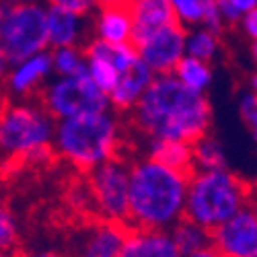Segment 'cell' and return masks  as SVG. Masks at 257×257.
I'll return each mask as SVG.
<instances>
[{
    "label": "cell",
    "mask_w": 257,
    "mask_h": 257,
    "mask_svg": "<svg viewBox=\"0 0 257 257\" xmlns=\"http://www.w3.org/2000/svg\"><path fill=\"white\" fill-rule=\"evenodd\" d=\"M0 257H13V255H9V253H5V251H0Z\"/></svg>",
    "instance_id": "37"
},
{
    "label": "cell",
    "mask_w": 257,
    "mask_h": 257,
    "mask_svg": "<svg viewBox=\"0 0 257 257\" xmlns=\"http://www.w3.org/2000/svg\"><path fill=\"white\" fill-rule=\"evenodd\" d=\"M183 257H222L216 249H214L212 245H206V247H202V249H198V251H194V253H187V255H183Z\"/></svg>",
    "instance_id": "33"
},
{
    "label": "cell",
    "mask_w": 257,
    "mask_h": 257,
    "mask_svg": "<svg viewBox=\"0 0 257 257\" xmlns=\"http://www.w3.org/2000/svg\"><path fill=\"white\" fill-rule=\"evenodd\" d=\"M132 121L148 138L194 144L210 132L212 107L206 95L185 89L173 74H155L132 109Z\"/></svg>",
    "instance_id": "1"
},
{
    "label": "cell",
    "mask_w": 257,
    "mask_h": 257,
    "mask_svg": "<svg viewBox=\"0 0 257 257\" xmlns=\"http://www.w3.org/2000/svg\"><path fill=\"white\" fill-rule=\"evenodd\" d=\"M87 183L93 194L97 218L121 222L127 226V179L130 165L123 159H109L87 173Z\"/></svg>",
    "instance_id": "8"
},
{
    "label": "cell",
    "mask_w": 257,
    "mask_h": 257,
    "mask_svg": "<svg viewBox=\"0 0 257 257\" xmlns=\"http://www.w3.org/2000/svg\"><path fill=\"white\" fill-rule=\"evenodd\" d=\"M93 29L95 39L107 44H132V17L127 5L97 9Z\"/></svg>",
    "instance_id": "18"
},
{
    "label": "cell",
    "mask_w": 257,
    "mask_h": 257,
    "mask_svg": "<svg viewBox=\"0 0 257 257\" xmlns=\"http://www.w3.org/2000/svg\"><path fill=\"white\" fill-rule=\"evenodd\" d=\"M29 3H41V0H0V5H29Z\"/></svg>",
    "instance_id": "36"
},
{
    "label": "cell",
    "mask_w": 257,
    "mask_h": 257,
    "mask_svg": "<svg viewBox=\"0 0 257 257\" xmlns=\"http://www.w3.org/2000/svg\"><path fill=\"white\" fill-rule=\"evenodd\" d=\"M66 206L76 214V216H80L84 220H95L97 218L93 194L89 189L87 179H78L72 185H68V189H66Z\"/></svg>",
    "instance_id": "25"
},
{
    "label": "cell",
    "mask_w": 257,
    "mask_h": 257,
    "mask_svg": "<svg viewBox=\"0 0 257 257\" xmlns=\"http://www.w3.org/2000/svg\"><path fill=\"white\" fill-rule=\"evenodd\" d=\"M191 148H194V171H210V169L226 167L224 148L218 138L206 134L191 144Z\"/></svg>",
    "instance_id": "23"
},
{
    "label": "cell",
    "mask_w": 257,
    "mask_h": 257,
    "mask_svg": "<svg viewBox=\"0 0 257 257\" xmlns=\"http://www.w3.org/2000/svg\"><path fill=\"white\" fill-rule=\"evenodd\" d=\"M127 230L130 228L121 222L101 218L87 220L74 241L72 257H117Z\"/></svg>",
    "instance_id": "13"
},
{
    "label": "cell",
    "mask_w": 257,
    "mask_h": 257,
    "mask_svg": "<svg viewBox=\"0 0 257 257\" xmlns=\"http://www.w3.org/2000/svg\"><path fill=\"white\" fill-rule=\"evenodd\" d=\"M210 245L222 257H257V212L249 204L210 230Z\"/></svg>",
    "instance_id": "10"
},
{
    "label": "cell",
    "mask_w": 257,
    "mask_h": 257,
    "mask_svg": "<svg viewBox=\"0 0 257 257\" xmlns=\"http://www.w3.org/2000/svg\"><path fill=\"white\" fill-rule=\"evenodd\" d=\"M220 52V35L202 25L185 31V56L198 58L204 62H212Z\"/></svg>",
    "instance_id": "22"
},
{
    "label": "cell",
    "mask_w": 257,
    "mask_h": 257,
    "mask_svg": "<svg viewBox=\"0 0 257 257\" xmlns=\"http://www.w3.org/2000/svg\"><path fill=\"white\" fill-rule=\"evenodd\" d=\"M99 7H121V5H127L130 0H97Z\"/></svg>",
    "instance_id": "35"
},
{
    "label": "cell",
    "mask_w": 257,
    "mask_h": 257,
    "mask_svg": "<svg viewBox=\"0 0 257 257\" xmlns=\"http://www.w3.org/2000/svg\"><path fill=\"white\" fill-rule=\"evenodd\" d=\"M251 194V183L226 167L191 171L187 177L183 216L206 230H214L241 208L253 204Z\"/></svg>",
    "instance_id": "5"
},
{
    "label": "cell",
    "mask_w": 257,
    "mask_h": 257,
    "mask_svg": "<svg viewBox=\"0 0 257 257\" xmlns=\"http://www.w3.org/2000/svg\"><path fill=\"white\" fill-rule=\"evenodd\" d=\"M127 9L132 17V46L155 31L175 23L169 0H130Z\"/></svg>",
    "instance_id": "15"
},
{
    "label": "cell",
    "mask_w": 257,
    "mask_h": 257,
    "mask_svg": "<svg viewBox=\"0 0 257 257\" xmlns=\"http://www.w3.org/2000/svg\"><path fill=\"white\" fill-rule=\"evenodd\" d=\"M117 257H181L169 230L130 228Z\"/></svg>",
    "instance_id": "16"
},
{
    "label": "cell",
    "mask_w": 257,
    "mask_h": 257,
    "mask_svg": "<svg viewBox=\"0 0 257 257\" xmlns=\"http://www.w3.org/2000/svg\"><path fill=\"white\" fill-rule=\"evenodd\" d=\"M54 76L52 72V58L50 50L37 52L27 56L15 64H9L5 74V87L7 93L15 99H31L39 95L41 87Z\"/></svg>",
    "instance_id": "12"
},
{
    "label": "cell",
    "mask_w": 257,
    "mask_h": 257,
    "mask_svg": "<svg viewBox=\"0 0 257 257\" xmlns=\"http://www.w3.org/2000/svg\"><path fill=\"white\" fill-rule=\"evenodd\" d=\"M17 245H19V222L11 208L0 204V251L13 255Z\"/></svg>",
    "instance_id": "26"
},
{
    "label": "cell",
    "mask_w": 257,
    "mask_h": 257,
    "mask_svg": "<svg viewBox=\"0 0 257 257\" xmlns=\"http://www.w3.org/2000/svg\"><path fill=\"white\" fill-rule=\"evenodd\" d=\"M52 58V72L54 76H70L78 74L84 68V52L80 46H66V48H52L50 50Z\"/></svg>",
    "instance_id": "24"
},
{
    "label": "cell",
    "mask_w": 257,
    "mask_h": 257,
    "mask_svg": "<svg viewBox=\"0 0 257 257\" xmlns=\"http://www.w3.org/2000/svg\"><path fill=\"white\" fill-rule=\"evenodd\" d=\"M123 142L121 123L113 109L58 119L54 127V153L80 173L119 157Z\"/></svg>",
    "instance_id": "4"
},
{
    "label": "cell",
    "mask_w": 257,
    "mask_h": 257,
    "mask_svg": "<svg viewBox=\"0 0 257 257\" xmlns=\"http://www.w3.org/2000/svg\"><path fill=\"white\" fill-rule=\"evenodd\" d=\"M0 46L9 64L50 50L46 5H0Z\"/></svg>",
    "instance_id": "6"
},
{
    "label": "cell",
    "mask_w": 257,
    "mask_h": 257,
    "mask_svg": "<svg viewBox=\"0 0 257 257\" xmlns=\"http://www.w3.org/2000/svg\"><path fill=\"white\" fill-rule=\"evenodd\" d=\"M56 119L39 101L17 99L0 105V169L46 167L54 153Z\"/></svg>",
    "instance_id": "3"
},
{
    "label": "cell",
    "mask_w": 257,
    "mask_h": 257,
    "mask_svg": "<svg viewBox=\"0 0 257 257\" xmlns=\"http://www.w3.org/2000/svg\"><path fill=\"white\" fill-rule=\"evenodd\" d=\"M171 74H173L185 89L194 91V93H202V95H206V91L210 89V84L214 80L210 62L191 58V56H183Z\"/></svg>",
    "instance_id": "20"
},
{
    "label": "cell",
    "mask_w": 257,
    "mask_h": 257,
    "mask_svg": "<svg viewBox=\"0 0 257 257\" xmlns=\"http://www.w3.org/2000/svg\"><path fill=\"white\" fill-rule=\"evenodd\" d=\"M185 27L177 21L171 23L153 35L144 37L134 44L138 58L151 68L155 74H169L173 72L177 62L185 56Z\"/></svg>",
    "instance_id": "11"
},
{
    "label": "cell",
    "mask_w": 257,
    "mask_h": 257,
    "mask_svg": "<svg viewBox=\"0 0 257 257\" xmlns=\"http://www.w3.org/2000/svg\"><path fill=\"white\" fill-rule=\"evenodd\" d=\"M239 115L243 123L251 130V134H257V93L255 89H247L239 97Z\"/></svg>",
    "instance_id": "29"
},
{
    "label": "cell",
    "mask_w": 257,
    "mask_h": 257,
    "mask_svg": "<svg viewBox=\"0 0 257 257\" xmlns=\"http://www.w3.org/2000/svg\"><path fill=\"white\" fill-rule=\"evenodd\" d=\"M153 78H155V72L138 58L119 74L115 87L107 95L109 107L115 111H132L138 99L142 97V93L146 91V87L153 82Z\"/></svg>",
    "instance_id": "14"
},
{
    "label": "cell",
    "mask_w": 257,
    "mask_h": 257,
    "mask_svg": "<svg viewBox=\"0 0 257 257\" xmlns=\"http://www.w3.org/2000/svg\"><path fill=\"white\" fill-rule=\"evenodd\" d=\"M37 97L56 121L111 109L107 95L89 78L87 70L70 76H52Z\"/></svg>",
    "instance_id": "7"
},
{
    "label": "cell",
    "mask_w": 257,
    "mask_h": 257,
    "mask_svg": "<svg viewBox=\"0 0 257 257\" xmlns=\"http://www.w3.org/2000/svg\"><path fill=\"white\" fill-rule=\"evenodd\" d=\"M171 9H173L175 21L179 25L187 27H196L200 25V19H202V9L206 0H169Z\"/></svg>",
    "instance_id": "27"
},
{
    "label": "cell",
    "mask_w": 257,
    "mask_h": 257,
    "mask_svg": "<svg viewBox=\"0 0 257 257\" xmlns=\"http://www.w3.org/2000/svg\"><path fill=\"white\" fill-rule=\"evenodd\" d=\"M84 17L68 13L58 7H46V29L50 48L80 46L84 35Z\"/></svg>",
    "instance_id": "17"
},
{
    "label": "cell",
    "mask_w": 257,
    "mask_h": 257,
    "mask_svg": "<svg viewBox=\"0 0 257 257\" xmlns=\"http://www.w3.org/2000/svg\"><path fill=\"white\" fill-rule=\"evenodd\" d=\"M82 52L89 78L105 95L115 87L119 74L138 60V52L132 44H107L101 39H93Z\"/></svg>",
    "instance_id": "9"
},
{
    "label": "cell",
    "mask_w": 257,
    "mask_h": 257,
    "mask_svg": "<svg viewBox=\"0 0 257 257\" xmlns=\"http://www.w3.org/2000/svg\"><path fill=\"white\" fill-rule=\"evenodd\" d=\"M48 7H58L68 13H74L78 17L87 19L89 15H95V11L99 9L97 0H46Z\"/></svg>",
    "instance_id": "30"
},
{
    "label": "cell",
    "mask_w": 257,
    "mask_h": 257,
    "mask_svg": "<svg viewBox=\"0 0 257 257\" xmlns=\"http://www.w3.org/2000/svg\"><path fill=\"white\" fill-rule=\"evenodd\" d=\"M21 257H72L70 253H64L60 249H54V247H48V249H37V251H29Z\"/></svg>",
    "instance_id": "32"
},
{
    "label": "cell",
    "mask_w": 257,
    "mask_h": 257,
    "mask_svg": "<svg viewBox=\"0 0 257 257\" xmlns=\"http://www.w3.org/2000/svg\"><path fill=\"white\" fill-rule=\"evenodd\" d=\"M216 5H218L222 21L232 25L241 19V15L257 9V0H216Z\"/></svg>",
    "instance_id": "28"
},
{
    "label": "cell",
    "mask_w": 257,
    "mask_h": 257,
    "mask_svg": "<svg viewBox=\"0 0 257 257\" xmlns=\"http://www.w3.org/2000/svg\"><path fill=\"white\" fill-rule=\"evenodd\" d=\"M7 68H9V62L5 58V52H3V46H0V82L5 80V74H7Z\"/></svg>",
    "instance_id": "34"
},
{
    "label": "cell",
    "mask_w": 257,
    "mask_h": 257,
    "mask_svg": "<svg viewBox=\"0 0 257 257\" xmlns=\"http://www.w3.org/2000/svg\"><path fill=\"white\" fill-rule=\"evenodd\" d=\"M189 173L169 169L153 159L130 165L127 179V228L169 230L185 214Z\"/></svg>",
    "instance_id": "2"
},
{
    "label": "cell",
    "mask_w": 257,
    "mask_h": 257,
    "mask_svg": "<svg viewBox=\"0 0 257 257\" xmlns=\"http://www.w3.org/2000/svg\"><path fill=\"white\" fill-rule=\"evenodd\" d=\"M146 157L169 169L191 173L194 171V148L189 142L173 138H148Z\"/></svg>",
    "instance_id": "19"
},
{
    "label": "cell",
    "mask_w": 257,
    "mask_h": 257,
    "mask_svg": "<svg viewBox=\"0 0 257 257\" xmlns=\"http://www.w3.org/2000/svg\"><path fill=\"white\" fill-rule=\"evenodd\" d=\"M243 35L249 39V41H255L257 39V9L255 11H249L245 15H241V19L237 21Z\"/></svg>",
    "instance_id": "31"
},
{
    "label": "cell",
    "mask_w": 257,
    "mask_h": 257,
    "mask_svg": "<svg viewBox=\"0 0 257 257\" xmlns=\"http://www.w3.org/2000/svg\"><path fill=\"white\" fill-rule=\"evenodd\" d=\"M169 234L173 239L177 251L181 253V257L210 245V230H206L204 226L196 224L194 220H189L185 216L169 228Z\"/></svg>",
    "instance_id": "21"
}]
</instances>
